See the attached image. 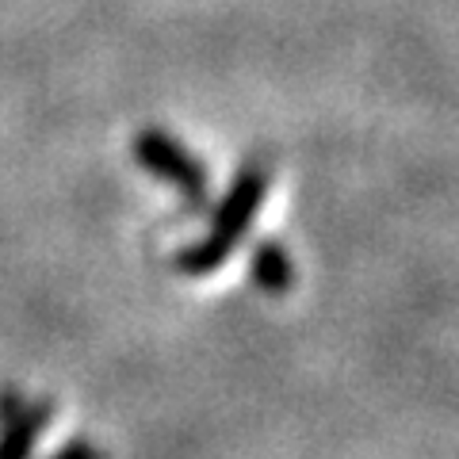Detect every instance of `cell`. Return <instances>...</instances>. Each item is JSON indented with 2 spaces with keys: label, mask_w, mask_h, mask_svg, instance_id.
<instances>
[{
  "label": "cell",
  "mask_w": 459,
  "mask_h": 459,
  "mask_svg": "<svg viewBox=\"0 0 459 459\" xmlns=\"http://www.w3.org/2000/svg\"><path fill=\"white\" fill-rule=\"evenodd\" d=\"M268 195V172L264 165H241L230 180L226 195L219 199V207L211 214V226L204 238H195L188 249L177 256V268L184 276H211L214 268H222L230 261V253L238 249V241L253 230V219L261 211Z\"/></svg>",
  "instance_id": "6da1fadb"
},
{
  "label": "cell",
  "mask_w": 459,
  "mask_h": 459,
  "mask_svg": "<svg viewBox=\"0 0 459 459\" xmlns=\"http://www.w3.org/2000/svg\"><path fill=\"white\" fill-rule=\"evenodd\" d=\"M134 161L150 172V177L165 180L169 188H177L192 207H199L207 199V169L204 161L180 146L172 134L165 131H142L134 138Z\"/></svg>",
  "instance_id": "7a4b0ae2"
},
{
  "label": "cell",
  "mask_w": 459,
  "mask_h": 459,
  "mask_svg": "<svg viewBox=\"0 0 459 459\" xmlns=\"http://www.w3.org/2000/svg\"><path fill=\"white\" fill-rule=\"evenodd\" d=\"M249 276L256 291L264 295H287L295 287V261L280 241H261L249 256Z\"/></svg>",
  "instance_id": "3957f363"
},
{
  "label": "cell",
  "mask_w": 459,
  "mask_h": 459,
  "mask_svg": "<svg viewBox=\"0 0 459 459\" xmlns=\"http://www.w3.org/2000/svg\"><path fill=\"white\" fill-rule=\"evenodd\" d=\"M54 459H108V455L100 452V448H92V444L74 440V444H69V448H62V452H57Z\"/></svg>",
  "instance_id": "277c9868"
}]
</instances>
